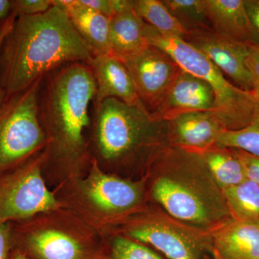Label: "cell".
Instances as JSON below:
<instances>
[{
  "mask_svg": "<svg viewBox=\"0 0 259 259\" xmlns=\"http://www.w3.org/2000/svg\"><path fill=\"white\" fill-rule=\"evenodd\" d=\"M53 3L65 12L94 56L111 54L109 42L110 18L82 4L80 0H53Z\"/></svg>",
  "mask_w": 259,
  "mask_h": 259,
  "instance_id": "e0dca14e",
  "label": "cell"
},
{
  "mask_svg": "<svg viewBox=\"0 0 259 259\" xmlns=\"http://www.w3.org/2000/svg\"><path fill=\"white\" fill-rule=\"evenodd\" d=\"M120 59L132 76L140 102L152 115L164 100L182 69L168 53L151 45Z\"/></svg>",
  "mask_w": 259,
  "mask_h": 259,
  "instance_id": "ba28073f",
  "label": "cell"
},
{
  "mask_svg": "<svg viewBox=\"0 0 259 259\" xmlns=\"http://www.w3.org/2000/svg\"><path fill=\"white\" fill-rule=\"evenodd\" d=\"M13 248L30 259H101L84 242L56 228L27 233L13 241Z\"/></svg>",
  "mask_w": 259,
  "mask_h": 259,
  "instance_id": "8fae6325",
  "label": "cell"
},
{
  "mask_svg": "<svg viewBox=\"0 0 259 259\" xmlns=\"http://www.w3.org/2000/svg\"><path fill=\"white\" fill-rule=\"evenodd\" d=\"M144 35L148 45L168 53L181 69L210 85L215 95L212 112L223 128L236 131L250 123L258 103L252 92L233 84L202 52L184 39L165 35L146 23Z\"/></svg>",
  "mask_w": 259,
  "mask_h": 259,
  "instance_id": "5b68a950",
  "label": "cell"
},
{
  "mask_svg": "<svg viewBox=\"0 0 259 259\" xmlns=\"http://www.w3.org/2000/svg\"><path fill=\"white\" fill-rule=\"evenodd\" d=\"M234 149V148H233ZM244 168L247 180L255 182L259 186V157L245 153L241 150L235 149Z\"/></svg>",
  "mask_w": 259,
  "mask_h": 259,
  "instance_id": "83f0119b",
  "label": "cell"
},
{
  "mask_svg": "<svg viewBox=\"0 0 259 259\" xmlns=\"http://www.w3.org/2000/svg\"><path fill=\"white\" fill-rule=\"evenodd\" d=\"M89 66L93 71L97 87L93 103L115 98L130 105H142L132 76L120 58L112 54L94 56Z\"/></svg>",
  "mask_w": 259,
  "mask_h": 259,
  "instance_id": "9a60e30c",
  "label": "cell"
},
{
  "mask_svg": "<svg viewBox=\"0 0 259 259\" xmlns=\"http://www.w3.org/2000/svg\"><path fill=\"white\" fill-rule=\"evenodd\" d=\"M101 259H105V258H102Z\"/></svg>",
  "mask_w": 259,
  "mask_h": 259,
  "instance_id": "d590c367",
  "label": "cell"
},
{
  "mask_svg": "<svg viewBox=\"0 0 259 259\" xmlns=\"http://www.w3.org/2000/svg\"><path fill=\"white\" fill-rule=\"evenodd\" d=\"M166 219H153L131 227L128 236L136 241L152 245L169 259H201L206 245L212 246L211 237L202 232Z\"/></svg>",
  "mask_w": 259,
  "mask_h": 259,
  "instance_id": "9c48e42d",
  "label": "cell"
},
{
  "mask_svg": "<svg viewBox=\"0 0 259 259\" xmlns=\"http://www.w3.org/2000/svg\"><path fill=\"white\" fill-rule=\"evenodd\" d=\"M246 66L249 70L255 86L259 83V45L248 46Z\"/></svg>",
  "mask_w": 259,
  "mask_h": 259,
  "instance_id": "4dcf8cb0",
  "label": "cell"
},
{
  "mask_svg": "<svg viewBox=\"0 0 259 259\" xmlns=\"http://www.w3.org/2000/svg\"><path fill=\"white\" fill-rule=\"evenodd\" d=\"M40 80L0 104V176L38 156L47 146L37 108Z\"/></svg>",
  "mask_w": 259,
  "mask_h": 259,
  "instance_id": "8992f818",
  "label": "cell"
},
{
  "mask_svg": "<svg viewBox=\"0 0 259 259\" xmlns=\"http://www.w3.org/2000/svg\"><path fill=\"white\" fill-rule=\"evenodd\" d=\"M88 64L63 65L46 75L39 88L38 117L46 137V161L51 157L76 163L87 157L84 133L92 124L90 105L96 95Z\"/></svg>",
  "mask_w": 259,
  "mask_h": 259,
  "instance_id": "3957f363",
  "label": "cell"
},
{
  "mask_svg": "<svg viewBox=\"0 0 259 259\" xmlns=\"http://www.w3.org/2000/svg\"><path fill=\"white\" fill-rule=\"evenodd\" d=\"M184 40L202 52L233 84L253 91L254 82L246 66L249 45L218 35L212 29L188 32Z\"/></svg>",
  "mask_w": 259,
  "mask_h": 259,
  "instance_id": "30bf717a",
  "label": "cell"
},
{
  "mask_svg": "<svg viewBox=\"0 0 259 259\" xmlns=\"http://www.w3.org/2000/svg\"><path fill=\"white\" fill-rule=\"evenodd\" d=\"M249 20L251 45H259V0H244Z\"/></svg>",
  "mask_w": 259,
  "mask_h": 259,
  "instance_id": "f1b7e54d",
  "label": "cell"
},
{
  "mask_svg": "<svg viewBox=\"0 0 259 259\" xmlns=\"http://www.w3.org/2000/svg\"><path fill=\"white\" fill-rule=\"evenodd\" d=\"M233 219L259 221V186L249 180L223 190Z\"/></svg>",
  "mask_w": 259,
  "mask_h": 259,
  "instance_id": "44dd1931",
  "label": "cell"
},
{
  "mask_svg": "<svg viewBox=\"0 0 259 259\" xmlns=\"http://www.w3.org/2000/svg\"><path fill=\"white\" fill-rule=\"evenodd\" d=\"M13 248V236L9 226L8 223L0 221V259H10Z\"/></svg>",
  "mask_w": 259,
  "mask_h": 259,
  "instance_id": "f546056e",
  "label": "cell"
},
{
  "mask_svg": "<svg viewBox=\"0 0 259 259\" xmlns=\"http://www.w3.org/2000/svg\"><path fill=\"white\" fill-rule=\"evenodd\" d=\"M83 193L97 209L116 214L136 207L142 198L139 184L107 175L93 161L90 175L83 184Z\"/></svg>",
  "mask_w": 259,
  "mask_h": 259,
  "instance_id": "7c38bea8",
  "label": "cell"
},
{
  "mask_svg": "<svg viewBox=\"0 0 259 259\" xmlns=\"http://www.w3.org/2000/svg\"><path fill=\"white\" fill-rule=\"evenodd\" d=\"M187 32L212 29L204 0H162Z\"/></svg>",
  "mask_w": 259,
  "mask_h": 259,
  "instance_id": "603a6c76",
  "label": "cell"
},
{
  "mask_svg": "<svg viewBox=\"0 0 259 259\" xmlns=\"http://www.w3.org/2000/svg\"><path fill=\"white\" fill-rule=\"evenodd\" d=\"M44 153L0 176V221H23L59 207L42 177Z\"/></svg>",
  "mask_w": 259,
  "mask_h": 259,
  "instance_id": "52a82bcc",
  "label": "cell"
},
{
  "mask_svg": "<svg viewBox=\"0 0 259 259\" xmlns=\"http://www.w3.org/2000/svg\"><path fill=\"white\" fill-rule=\"evenodd\" d=\"M212 180L221 190L246 180L244 168L233 148L214 146L199 152Z\"/></svg>",
  "mask_w": 259,
  "mask_h": 259,
  "instance_id": "ffe728a7",
  "label": "cell"
},
{
  "mask_svg": "<svg viewBox=\"0 0 259 259\" xmlns=\"http://www.w3.org/2000/svg\"><path fill=\"white\" fill-rule=\"evenodd\" d=\"M213 31L218 35L251 45V32L244 0H204Z\"/></svg>",
  "mask_w": 259,
  "mask_h": 259,
  "instance_id": "ac0fdd59",
  "label": "cell"
},
{
  "mask_svg": "<svg viewBox=\"0 0 259 259\" xmlns=\"http://www.w3.org/2000/svg\"><path fill=\"white\" fill-rule=\"evenodd\" d=\"M215 146L241 150L259 157V101L250 123L236 131L223 130Z\"/></svg>",
  "mask_w": 259,
  "mask_h": 259,
  "instance_id": "cb8c5ba5",
  "label": "cell"
},
{
  "mask_svg": "<svg viewBox=\"0 0 259 259\" xmlns=\"http://www.w3.org/2000/svg\"><path fill=\"white\" fill-rule=\"evenodd\" d=\"M135 11L140 18L156 30L184 39L187 31L170 13L162 0H133Z\"/></svg>",
  "mask_w": 259,
  "mask_h": 259,
  "instance_id": "7402d4cb",
  "label": "cell"
},
{
  "mask_svg": "<svg viewBox=\"0 0 259 259\" xmlns=\"http://www.w3.org/2000/svg\"><path fill=\"white\" fill-rule=\"evenodd\" d=\"M151 159L157 176L153 199L174 221L203 231L231 219L223 191L200 153L168 144Z\"/></svg>",
  "mask_w": 259,
  "mask_h": 259,
  "instance_id": "7a4b0ae2",
  "label": "cell"
},
{
  "mask_svg": "<svg viewBox=\"0 0 259 259\" xmlns=\"http://www.w3.org/2000/svg\"><path fill=\"white\" fill-rule=\"evenodd\" d=\"M252 93L254 95L255 98L259 101V83L255 85L254 89H253Z\"/></svg>",
  "mask_w": 259,
  "mask_h": 259,
  "instance_id": "e575fe53",
  "label": "cell"
},
{
  "mask_svg": "<svg viewBox=\"0 0 259 259\" xmlns=\"http://www.w3.org/2000/svg\"><path fill=\"white\" fill-rule=\"evenodd\" d=\"M10 259H30L26 255H24L21 251L17 249V248H13L10 254Z\"/></svg>",
  "mask_w": 259,
  "mask_h": 259,
  "instance_id": "836d02e7",
  "label": "cell"
},
{
  "mask_svg": "<svg viewBox=\"0 0 259 259\" xmlns=\"http://www.w3.org/2000/svg\"><path fill=\"white\" fill-rule=\"evenodd\" d=\"M145 22L136 13L133 1L110 18L109 42L112 55L118 58L133 55L148 44L145 40Z\"/></svg>",
  "mask_w": 259,
  "mask_h": 259,
  "instance_id": "d6986e66",
  "label": "cell"
},
{
  "mask_svg": "<svg viewBox=\"0 0 259 259\" xmlns=\"http://www.w3.org/2000/svg\"><path fill=\"white\" fill-rule=\"evenodd\" d=\"M53 5V0H15L12 1L11 12L17 16L38 15L47 12Z\"/></svg>",
  "mask_w": 259,
  "mask_h": 259,
  "instance_id": "484cf974",
  "label": "cell"
},
{
  "mask_svg": "<svg viewBox=\"0 0 259 259\" xmlns=\"http://www.w3.org/2000/svg\"><path fill=\"white\" fill-rule=\"evenodd\" d=\"M111 259L163 258L144 243L120 236L112 242Z\"/></svg>",
  "mask_w": 259,
  "mask_h": 259,
  "instance_id": "d4e9b609",
  "label": "cell"
},
{
  "mask_svg": "<svg viewBox=\"0 0 259 259\" xmlns=\"http://www.w3.org/2000/svg\"><path fill=\"white\" fill-rule=\"evenodd\" d=\"M215 95L210 85L182 69L152 115L168 121L189 112L213 111Z\"/></svg>",
  "mask_w": 259,
  "mask_h": 259,
  "instance_id": "4fadbf2b",
  "label": "cell"
},
{
  "mask_svg": "<svg viewBox=\"0 0 259 259\" xmlns=\"http://www.w3.org/2000/svg\"><path fill=\"white\" fill-rule=\"evenodd\" d=\"M216 259H259V221L231 218L210 235Z\"/></svg>",
  "mask_w": 259,
  "mask_h": 259,
  "instance_id": "2e32d148",
  "label": "cell"
},
{
  "mask_svg": "<svg viewBox=\"0 0 259 259\" xmlns=\"http://www.w3.org/2000/svg\"><path fill=\"white\" fill-rule=\"evenodd\" d=\"M12 1L0 0V20L7 18L11 13Z\"/></svg>",
  "mask_w": 259,
  "mask_h": 259,
  "instance_id": "d6a6232c",
  "label": "cell"
},
{
  "mask_svg": "<svg viewBox=\"0 0 259 259\" xmlns=\"http://www.w3.org/2000/svg\"><path fill=\"white\" fill-rule=\"evenodd\" d=\"M16 18L17 15L11 12V13L7 18L0 20V47H1L2 42L4 40L5 37L6 36L7 34L13 26ZM5 97V94L0 88V104L4 100Z\"/></svg>",
  "mask_w": 259,
  "mask_h": 259,
  "instance_id": "1f68e13d",
  "label": "cell"
},
{
  "mask_svg": "<svg viewBox=\"0 0 259 259\" xmlns=\"http://www.w3.org/2000/svg\"><path fill=\"white\" fill-rule=\"evenodd\" d=\"M82 4L112 18L128 3L129 0H80Z\"/></svg>",
  "mask_w": 259,
  "mask_h": 259,
  "instance_id": "4316f807",
  "label": "cell"
},
{
  "mask_svg": "<svg viewBox=\"0 0 259 259\" xmlns=\"http://www.w3.org/2000/svg\"><path fill=\"white\" fill-rule=\"evenodd\" d=\"M93 57L56 5L41 14L18 15L0 47V88L5 97L21 93L63 65H89Z\"/></svg>",
  "mask_w": 259,
  "mask_h": 259,
  "instance_id": "6da1fadb",
  "label": "cell"
},
{
  "mask_svg": "<svg viewBox=\"0 0 259 259\" xmlns=\"http://www.w3.org/2000/svg\"><path fill=\"white\" fill-rule=\"evenodd\" d=\"M93 104L94 142L102 161H132L142 155L151 158L169 144L168 122L155 118L142 105L115 98Z\"/></svg>",
  "mask_w": 259,
  "mask_h": 259,
  "instance_id": "277c9868",
  "label": "cell"
},
{
  "mask_svg": "<svg viewBox=\"0 0 259 259\" xmlns=\"http://www.w3.org/2000/svg\"><path fill=\"white\" fill-rule=\"evenodd\" d=\"M167 122L169 144L197 152L215 146L225 130L212 111L189 112Z\"/></svg>",
  "mask_w": 259,
  "mask_h": 259,
  "instance_id": "5bb4252c",
  "label": "cell"
}]
</instances>
